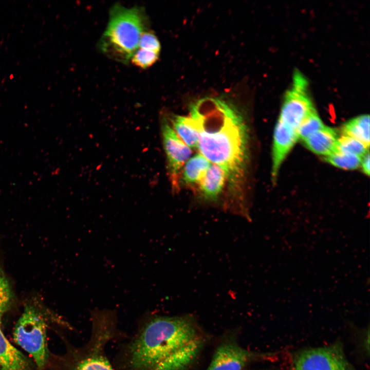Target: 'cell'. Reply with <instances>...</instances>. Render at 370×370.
Listing matches in <instances>:
<instances>
[{
    "label": "cell",
    "instance_id": "1",
    "mask_svg": "<svg viewBox=\"0 0 370 370\" xmlns=\"http://www.w3.org/2000/svg\"><path fill=\"white\" fill-rule=\"evenodd\" d=\"M197 123L200 154L224 172L231 185L242 180L248 160L249 135L243 117L231 103L205 97L190 107Z\"/></svg>",
    "mask_w": 370,
    "mask_h": 370
},
{
    "label": "cell",
    "instance_id": "2",
    "mask_svg": "<svg viewBox=\"0 0 370 370\" xmlns=\"http://www.w3.org/2000/svg\"><path fill=\"white\" fill-rule=\"evenodd\" d=\"M203 339L187 316H152L131 343V370H187L201 351Z\"/></svg>",
    "mask_w": 370,
    "mask_h": 370
},
{
    "label": "cell",
    "instance_id": "3",
    "mask_svg": "<svg viewBox=\"0 0 370 370\" xmlns=\"http://www.w3.org/2000/svg\"><path fill=\"white\" fill-rule=\"evenodd\" d=\"M145 9L126 7L118 3L110 9L108 21L98 43L99 50L108 58L127 64L139 48L142 34L149 30Z\"/></svg>",
    "mask_w": 370,
    "mask_h": 370
},
{
    "label": "cell",
    "instance_id": "4",
    "mask_svg": "<svg viewBox=\"0 0 370 370\" xmlns=\"http://www.w3.org/2000/svg\"><path fill=\"white\" fill-rule=\"evenodd\" d=\"M92 326L89 340L72 351L68 370H114L105 352L114 333L111 313H94Z\"/></svg>",
    "mask_w": 370,
    "mask_h": 370
},
{
    "label": "cell",
    "instance_id": "5",
    "mask_svg": "<svg viewBox=\"0 0 370 370\" xmlns=\"http://www.w3.org/2000/svg\"><path fill=\"white\" fill-rule=\"evenodd\" d=\"M14 342L33 358L39 370H43L49 357L46 324L42 315L27 306L13 331Z\"/></svg>",
    "mask_w": 370,
    "mask_h": 370
},
{
    "label": "cell",
    "instance_id": "6",
    "mask_svg": "<svg viewBox=\"0 0 370 370\" xmlns=\"http://www.w3.org/2000/svg\"><path fill=\"white\" fill-rule=\"evenodd\" d=\"M290 370H356L347 360L340 341L302 350L293 357Z\"/></svg>",
    "mask_w": 370,
    "mask_h": 370
},
{
    "label": "cell",
    "instance_id": "7",
    "mask_svg": "<svg viewBox=\"0 0 370 370\" xmlns=\"http://www.w3.org/2000/svg\"><path fill=\"white\" fill-rule=\"evenodd\" d=\"M315 109L308 91V83L296 71L291 88L286 93L278 121L296 131L302 122Z\"/></svg>",
    "mask_w": 370,
    "mask_h": 370
},
{
    "label": "cell",
    "instance_id": "8",
    "mask_svg": "<svg viewBox=\"0 0 370 370\" xmlns=\"http://www.w3.org/2000/svg\"><path fill=\"white\" fill-rule=\"evenodd\" d=\"M161 130L170 178L173 189L177 190L180 172L191 155V149L178 137L165 117L162 119Z\"/></svg>",
    "mask_w": 370,
    "mask_h": 370
},
{
    "label": "cell",
    "instance_id": "9",
    "mask_svg": "<svg viewBox=\"0 0 370 370\" xmlns=\"http://www.w3.org/2000/svg\"><path fill=\"white\" fill-rule=\"evenodd\" d=\"M258 356L234 342L219 345L214 352L207 370H243Z\"/></svg>",
    "mask_w": 370,
    "mask_h": 370
},
{
    "label": "cell",
    "instance_id": "10",
    "mask_svg": "<svg viewBox=\"0 0 370 370\" xmlns=\"http://www.w3.org/2000/svg\"><path fill=\"white\" fill-rule=\"evenodd\" d=\"M299 137L293 130L278 121L274 128L272 151V176L275 179L279 169Z\"/></svg>",
    "mask_w": 370,
    "mask_h": 370
},
{
    "label": "cell",
    "instance_id": "11",
    "mask_svg": "<svg viewBox=\"0 0 370 370\" xmlns=\"http://www.w3.org/2000/svg\"><path fill=\"white\" fill-rule=\"evenodd\" d=\"M338 138L335 129L325 126L303 141L310 151L326 157L335 151Z\"/></svg>",
    "mask_w": 370,
    "mask_h": 370
},
{
    "label": "cell",
    "instance_id": "12",
    "mask_svg": "<svg viewBox=\"0 0 370 370\" xmlns=\"http://www.w3.org/2000/svg\"><path fill=\"white\" fill-rule=\"evenodd\" d=\"M0 367L2 370H29L25 356L7 340L1 328Z\"/></svg>",
    "mask_w": 370,
    "mask_h": 370
},
{
    "label": "cell",
    "instance_id": "13",
    "mask_svg": "<svg viewBox=\"0 0 370 370\" xmlns=\"http://www.w3.org/2000/svg\"><path fill=\"white\" fill-rule=\"evenodd\" d=\"M226 179L224 171L212 163L199 183L203 198L210 201L216 200L224 187Z\"/></svg>",
    "mask_w": 370,
    "mask_h": 370
},
{
    "label": "cell",
    "instance_id": "14",
    "mask_svg": "<svg viewBox=\"0 0 370 370\" xmlns=\"http://www.w3.org/2000/svg\"><path fill=\"white\" fill-rule=\"evenodd\" d=\"M171 124L177 135L191 149L198 148L199 134L197 123L190 116L174 115Z\"/></svg>",
    "mask_w": 370,
    "mask_h": 370
},
{
    "label": "cell",
    "instance_id": "15",
    "mask_svg": "<svg viewBox=\"0 0 370 370\" xmlns=\"http://www.w3.org/2000/svg\"><path fill=\"white\" fill-rule=\"evenodd\" d=\"M211 163L200 153L190 158L184 163L182 179L188 184H199Z\"/></svg>",
    "mask_w": 370,
    "mask_h": 370
},
{
    "label": "cell",
    "instance_id": "16",
    "mask_svg": "<svg viewBox=\"0 0 370 370\" xmlns=\"http://www.w3.org/2000/svg\"><path fill=\"white\" fill-rule=\"evenodd\" d=\"M342 132L343 135L352 137L369 147V115H360L349 120L343 125Z\"/></svg>",
    "mask_w": 370,
    "mask_h": 370
},
{
    "label": "cell",
    "instance_id": "17",
    "mask_svg": "<svg viewBox=\"0 0 370 370\" xmlns=\"http://www.w3.org/2000/svg\"><path fill=\"white\" fill-rule=\"evenodd\" d=\"M368 149L369 147L360 141L343 135L337 140L335 152L354 154L362 158L369 151Z\"/></svg>",
    "mask_w": 370,
    "mask_h": 370
},
{
    "label": "cell",
    "instance_id": "18",
    "mask_svg": "<svg viewBox=\"0 0 370 370\" xmlns=\"http://www.w3.org/2000/svg\"><path fill=\"white\" fill-rule=\"evenodd\" d=\"M362 158L356 155L335 152L325 157L329 163L338 168L351 170L358 168L361 164Z\"/></svg>",
    "mask_w": 370,
    "mask_h": 370
},
{
    "label": "cell",
    "instance_id": "19",
    "mask_svg": "<svg viewBox=\"0 0 370 370\" xmlns=\"http://www.w3.org/2000/svg\"><path fill=\"white\" fill-rule=\"evenodd\" d=\"M324 126L316 110H314L302 122L298 127L297 134L299 139L304 140Z\"/></svg>",
    "mask_w": 370,
    "mask_h": 370
},
{
    "label": "cell",
    "instance_id": "20",
    "mask_svg": "<svg viewBox=\"0 0 370 370\" xmlns=\"http://www.w3.org/2000/svg\"><path fill=\"white\" fill-rule=\"evenodd\" d=\"M159 57V53L139 48L132 56L130 62L134 66L145 69L154 65Z\"/></svg>",
    "mask_w": 370,
    "mask_h": 370
},
{
    "label": "cell",
    "instance_id": "21",
    "mask_svg": "<svg viewBox=\"0 0 370 370\" xmlns=\"http://www.w3.org/2000/svg\"><path fill=\"white\" fill-rule=\"evenodd\" d=\"M13 297L10 283L0 268V322L3 314L9 308Z\"/></svg>",
    "mask_w": 370,
    "mask_h": 370
},
{
    "label": "cell",
    "instance_id": "22",
    "mask_svg": "<svg viewBox=\"0 0 370 370\" xmlns=\"http://www.w3.org/2000/svg\"><path fill=\"white\" fill-rule=\"evenodd\" d=\"M139 48L152 50L159 53L161 45L155 33L149 29L142 34L139 43Z\"/></svg>",
    "mask_w": 370,
    "mask_h": 370
},
{
    "label": "cell",
    "instance_id": "23",
    "mask_svg": "<svg viewBox=\"0 0 370 370\" xmlns=\"http://www.w3.org/2000/svg\"><path fill=\"white\" fill-rule=\"evenodd\" d=\"M361 159V164L363 172L367 176L369 174V153H366Z\"/></svg>",
    "mask_w": 370,
    "mask_h": 370
}]
</instances>
